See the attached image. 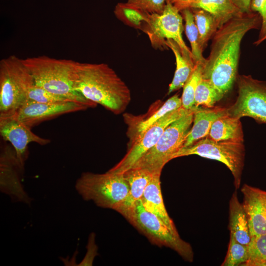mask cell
Listing matches in <instances>:
<instances>
[{
	"instance_id": "cell-1",
	"label": "cell",
	"mask_w": 266,
	"mask_h": 266,
	"mask_svg": "<svg viewBox=\"0 0 266 266\" xmlns=\"http://www.w3.org/2000/svg\"><path fill=\"white\" fill-rule=\"evenodd\" d=\"M262 18L257 12L244 13L231 19L213 36L210 54L203 66L202 78L225 96L237 78L240 45L245 34L260 29Z\"/></svg>"
},
{
	"instance_id": "cell-2",
	"label": "cell",
	"mask_w": 266,
	"mask_h": 266,
	"mask_svg": "<svg viewBox=\"0 0 266 266\" xmlns=\"http://www.w3.org/2000/svg\"><path fill=\"white\" fill-rule=\"evenodd\" d=\"M73 81L77 92L115 114L123 112L131 100L128 86L106 64L76 62Z\"/></svg>"
},
{
	"instance_id": "cell-3",
	"label": "cell",
	"mask_w": 266,
	"mask_h": 266,
	"mask_svg": "<svg viewBox=\"0 0 266 266\" xmlns=\"http://www.w3.org/2000/svg\"><path fill=\"white\" fill-rule=\"evenodd\" d=\"M23 62L31 74L35 85L84 104L89 108L97 105L74 89L73 74L76 61L40 56L24 59Z\"/></svg>"
},
{
	"instance_id": "cell-4",
	"label": "cell",
	"mask_w": 266,
	"mask_h": 266,
	"mask_svg": "<svg viewBox=\"0 0 266 266\" xmlns=\"http://www.w3.org/2000/svg\"><path fill=\"white\" fill-rule=\"evenodd\" d=\"M34 84L23 59L15 55L0 62V118L13 116L28 100Z\"/></svg>"
},
{
	"instance_id": "cell-5",
	"label": "cell",
	"mask_w": 266,
	"mask_h": 266,
	"mask_svg": "<svg viewBox=\"0 0 266 266\" xmlns=\"http://www.w3.org/2000/svg\"><path fill=\"white\" fill-rule=\"evenodd\" d=\"M75 189L82 198L97 205L116 211L126 200L129 186L123 173L84 172L77 179Z\"/></svg>"
},
{
	"instance_id": "cell-6",
	"label": "cell",
	"mask_w": 266,
	"mask_h": 266,
	"mask_svg": "<svg viewBox=\"0 0 266 266\" xmlns=\"http://www.w3.org/2000/svg\"><path fill=\"white\" fill-rule=\"evenodd\" d=\"M196 108L194 106L189 113L170 124L157 143L132 167L144 168L153 173H161L165 165L183 146L193 123Z\"/></svg>"
},
{
	"instance_id": "cell-7",
	"label": "cell",
	"mask_w": 266,
	"mask_h": 266,
	"mask_svg": "<svg viewBox=\"0 0 266 266\" xmlns=\"http://www.w3.org/2000/svg\"><path fill=\"white\" fill-rule=\"evenodd\" d=\"M191 155H197L223 163L233 175L235 190L239 189L244 163L243 142L216 141L206 136L191 145L181 147L174 154L172 159Z\"/></svg>"
},
{
	"instance_id": "cell-8",
	"label": "cell",
	"mask_w": 266,
	"mask_h": 266,
	"mask_svg": "<svg viewBox=\"0 0 266 266\" xmlns=\"http://www.w3.org/2000/svg\"><path fill=\"white\" fill-rule=\"evenodd\" d=\"M128 221L153 243L165 246L177 252L184 260L192 262L193 252L191 245L173 233L158 217L147 211L141 200H138Z\"/></svg>"
},
{
	"instance_id": "cell-9",
	"label": "cell",
	"mask_w": 266,
	"mask_h": 266,
	"mask_svg": "<svg viewBox=\"0 0 266 266\" xmlns=\"http://www.w3.org/2000/svg\"><path fill=\"white\" fill-rule=\"evenodd\" d=\"M238 96L235 101L227 108V114L239 118L249 117L266 123V81L251 75L237 76Z\"/></svg>"
},
{
	"instance_id": "cell-10",
	"label": "cell",
	"mask_w": 266,
	"mask_h": 266,
	"mask_svg": "<svg viewBox=\"0 0 266 266\" xmlns=\"http://www.w3.org/2000/svg\"><path fill=\"white\" fill-rule=\"evenodd\" d=\"M180 13L172 3L167 1L162 13L149 14L148 23L143 32L148 35L155 48H167L166 41L171 39L184 53L193 57L191 50L183 39V18Z\"/></svg>"
},
{
	"instance_id": "cell-11",
	"label": "cell",
	"mask_w": 266,
	"mask_h": 266,
	"mask_svg": "<svg viewBox=\"0 0 266 266\" xmlns=\"http://www.w3.org/2000/svg\"><path fill=\"white\" fill-rule=\"evenodd\" d=\"M192 109H186L182 106L169 112L152 125L139 135L124 158L109 171L123 173L131 168L144 154L157 143L164 131L170 124L189 113Z\"/></svg>"
},
{
	"instance_id": "cell-12",
	"label": "cell",
	"mask_w": 266,
	"mask_h": 266,
	"mask_svg": "<svg viewBox=\"0 0 266 266\" xmlns=\"http://www.w3.org/2000/svg\"><path fill=\"white\" fill-rule=\"evenodd\" d=\"M88 108L84 104L73 101L50 103L27 100L13 116L31 129L44 121L61 115Z\"/></svg>"
},
{
	"instance_id": "cell-13",
	"label": "cell",
	"mask_w": 266,
	"mask_h": 266,
	"mask_svg": "<svg viewBox=\"0 0 266 266\" xmlns=\"http://www.w3.org/2000/svg\"><path fill=\"white\" fill-rule=\"evenodd\" d=\"M24 169L20 165L13 148L5 146L0 153V189L14 201L29 204L32 199L21 183V176Z\"/></svg>"
},
{
	"instance_id": "cell-14",
	"label": "cell",
	"mask_w": 266,
	"mask_h": 266,
	"mask_svg": "<svg viewBox=\"0 0 266 266\" xmlns=\"http://www.w3.org/2000/svg\"><path fill=\"white\" fill-rule=\"evenodd\" d=\"M0 133L4 140L9 141L12 145L23 168L28 157V145L30 143L45 145L50 142L49 139L34 133L30 128L14 116L0 118Z\"/></svg>"
},
{
	"instance_id": "cell-15",
	"label": "cell",
	"mask_w": 266,
	"mask_h": 266,
	"mask_svg": "<svg viewBox=\"0 0 266 266\" xmlns=\"http://www.w3.org/2000/svg\"><path fill=\"white\" fill-rule=\"evenodd\" d=\"M241 192L251 237L266 234V191L244 184Z\"/></svg>"
},
{
	"instance_id": "cell-16",
	"label": "cell",
	"mask_w": 266,
	"mask_h": 266,
	"mask_svg": "<svg viewBox=\"0 0 266 266\" xmlns=\"http://www.w3.org/2000/svg\"><path fill=\"white\" fill-rule=\"evenodd\" d=\"M169 2L180 11L185 8H200L209 12L216 19L219 29L243 13L232 0H174Z\"/></svg>"
},
{
	"instance_id": "cell-17",
	"label": "cell",
	"mask_w": 266,
	"mask_h": 266,
	"mask_svg": "<svg viewBox=\"0 0 266 266\" xmlns=\"http://www.w3.org/2000/svg\"><path fill=\"white\" fill-rule=\"evenodd\" d=\"M123 173L129 185V191L126 200L117 211L128 220L155 173L140 167H132Z\"/></svg>"
},
{
	"instance_id": "cell-18",
	"label": "cell",
	"mask_w": 266,
	"mask_h": 266,
	"mask_svg": "<svg viewBox=\"0 0 266 266\" xmlns=\"http://www.w3.org/2000/svg\"><path fill=\"white\" fill-rule=\"evenodd\" d=\"M161 173H155L140 199L144 208L162 220L174 233L179 234L164 203L160 181Z\"/></svg>"
},
{
	"instance_id": "cell-19",
	"label": "cell",
	"mask_w": 266,
	"mask_h": 266,
	"mask_svg": "<svg viewBox=\"0 0 266 266\" xmlns=\"http://www.w3.org/2000/svg\"><path fill=\"white\" fill-rule=\"evenodd\" d=\"M226 114V108L214 106L211 108L196 107L194 113L193 127L188 133L182 147L191 145L207 136L214 122L219 117Z\"/></svg>"
},
{
	"instance_id": "cell-20",
	"label": "cell",
	"mask_w": 266,
	"mask_h": 266,
	"mask_svg": "<svg viewBox=\"0 0 266 266\" xmlns=\"http://www.w3.org/2000/svg\"><path fill=\"white\" fill-rule=\"evenodd\" d=\"M229 229L230 234L239 243L248 245L251 239L247 215L235 190L229 202Z\"/></svg>"
},
{
	"instance_id": "cell-21",
	"label": "cell",
	"mask_w": 266,
	"mask_h": 266,
	"mask_svg": "<svg viewBox=\"0 0 266 266\" xmlns=\"http://www.w3.org/2000/svg\"><path fill=\"white\" fill-rule=\"evenodd\" d=\"M166 44L172 51L176 60L175 71L168 88V94H169L183 87L191 75L196 64L193 57L184 53L173 40L168 39Z\"/></svg>"
},
{
	"instance_id": "cell-22",
	"label": "cell",
	"mask_w": 266,
	"mask_h": 266,
	"mask_svg": "<svg viewBox=\"0 0 266 266\" xmlns=\"http://www.w3.org/2000/svg\"><path fill=\"white\" fill-rule=\"evenodd\" d=\"M207 136L216 141L243 142L244 135L240 119L227 114L219 117L213 123Z\"/></svg>"
},
{
	"instance_id": "cell-23",
	"label": "cell",
	"mask_w": 266,
	"mask_h": 266,
	"mask_svg": "<svg viewBox=\"0 0 266 266\" xmlns=\"http://www.w3.org/2000/svg\"><path fill=\"white\" fill-rule=\"evenodd\" d=\"M190 9L198 30L200 46L203 51L208 41L218 30V23L215 17L209 12L200 8Z\"/></svg>"
},
{
	"instance_id": "cell-24",
	"label": "cell",
	"mask_w": 266,
	"mask_h": 266,
	"mask_svg": "<svg viewBox=\"0 0 266 266\" xmlns=\"http://www.w3.org/2000/svg\"><path fill=\"white\" fill-rule=\"evenodd\" d=\"M114 12L116 17L125 24L142 31L148 21L149 14L127 2L118 3Z\"/></svg>"
},
{
	"instance_id": "cell-25",
	"label": "cell",
	"mask_w": 266,
	"mask_h": 266,
	"mask_svg": "<svg viewBox=\"0 0 266 266\" xmlns=\"http://www.w3.org/2000/svg\"><path fill=\"white\" fill-rule=\"evenodd\" d=\"M185 21V31L191 45V51L195 64L206 61L202 55V50L199 44V34L196 25L193 13L190 8H185L180 11Z\"/></svg>"
},
{
	"instance_id": "cell-26",
	"label": "cell",
	"mask_w": 266,
	"mask_h": 266,
	"mask_svg": "<svg viewBox=\"0 0 266 266\" xmlns=\"http://www.w3.org/2000/svg\"><path fill=\"white\" fill-rule=\"evenodd\" d=\"M224 96L208 80L202 78L195 92L194 106L213 107Z\"/></svg>"
},
{
	"instance_id": "cell-27",
	"label": "cell",
	"mask_w": 266,
	"mask_h": 266,
	"mask_svg": "<svg viewBox=\"0 0 266 266\" xmlns=\"http://www.w3.org/2000/svg\"><path fill=\"white\" fill-rule=\"evenodd\" d=\"M182 107L181 98L174 95L168 99L164 104L149 117L140 122L136 127L138 135L144 132L152 125L160 120L169 112Z\"/></svg>"
},
{
	"instance_id": "cell-28",
	"label": "cell",
	"mask_w": 266,
	"mask_h": 266,
	"mask_svg": "<svg viewBox=\"0 0 266 266\" xmlns=\"http://www.w3.org/2000/svg\"><path fill=\"white\" fill-rule=\"evenodd\" d=\"M203 64L197 63L194 69L183 86L181 97L182 106L186 109H191L195 105V94L197 87L202 78Z\"/></svg>"
},
{
	"instance_id": "cell-29",
	"label": "cell",
	"mask_w": 266,
	"mask_h": 266,
	"mask_svg": "<svg viewBox=\"0 0 266 266\" xmlns=\"http://www.w3.org/2000/svg\"><path fill=\"white\" fill-rule=\"evenodd\" d=\"M244 266H266V234L252 236Z\"/></svg>"
},
{
	"instance_id": "cell-30",
	"label": "cell",
	"mask_w": 266,
	"mask_h": 266,
	"mask_svg": "<svg viewBox=\"0 0 266 266\" xmlns=\"http://www.w3.org/2000/svg\"><path fill=\"white\" fill-rule=\"evenodd\" d=\"M248 257V245L239 243L230 234L228 251L221 266H244L247 261Z\"/></svg>"
},
{
	"instance_id": "cell-31",
	"label": "cell",
	"mask_w": 266,
	"mask_h": 266,
	"mask_svg": "<svg viewBox=\"0 0 266 266\" xmlns=\"http://www.w3.org/2000/svg\"><path fill=\"white\" fill-rule=\"evenodd\" d=\"M28 100L50 103L72 101L67 97L51 93L34 84L29 91Z\"/></svg>"
},
{
	"instance_id": "cell-32",
	"label": "cell",
	"mask_w": 266,
	"mask_h": 266,
	"mask_svg": "<svg viewBox=\"0 0 266 266\" xmlns=\"http://www.w3.org/2000/svg\"><path fill=\"white\" fill-rule=\"evenodd\" d=\"M167 0H127V3L149 14L162 13Z\"/></svg>"
},
{
	"instance_id": "cell-33",
	"label": "cell",
	"mask_w": 266,
	"mask_h": 266,
	"mask_svg": "<svg viewBox=\"0 0 266 266\" xmlns=\"http://www.w3.org/2000/svg\"><path fill=\"white\" fill-rule=\"evenodd\" d=\"M251 10L259 13L262 18V24L258 39L254 44L258 46L265 40L266 37V0H251Z\"/></svg>"
},
{
	"instance_id": "cell-34",
	"label": "cell",
	"mask_w": 266,
	"mask_h": 266,
	"mask_svg": "<svg viewBox=\"0 0 266 266\" xmlns=\"http://www.w3.org/2000/svg\"><path fill=\"white\" fill-rule=\"evenodd\" d=\"M232 1L242 13L252 12L250 8L251 0H232Z\"/></svg>"
},
{
	"instance_id": "cell-35",
	"label": "cell",
	"mask_w": 266,
	"mask_h": 266,
	"mask_svg": "<svg viewBox=\"0 0 266 266\" xmlns=\"http://www.w3.org/2000/svg\"><path fill=\"white\" fill-rule=\"evenodd\" d=\"M172 0H167V1H171Z\"/></svg>"
},
{
	"instance_id": "cell-36",
	"label": "cell",
	"mask_w": 266,
	"mask_h": 266,
	"mask_svg": "<svg viewBox=\"0 0 266 266\" xmlns=\"http://www.w3.org/2000/svg\"><path fill=\"white\" fill-rule=\"evenodd\" d=\"M265 40H266V38H265Z\"/></svg>"
}]
</instances>
